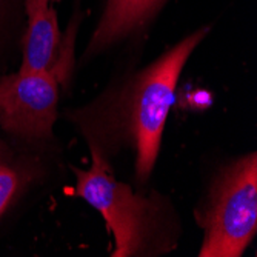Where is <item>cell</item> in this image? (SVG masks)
Listing matches in <instances>:
<instances>
[{"instance_id": "cell-1", "label": "cell", "mask_w": 257, "mask_h": 257, "mask_svg": "<svg viewBox=\"0 0 257 257\" xmlns=\"http://www.w3.org/2000/svg\"><path fill=\"white\" fill-rule=\"evenodd\" d=\"M208 31L209 28H200L186 36L151 65L111 86L71 115L89 150L106 160L120 148L133 150L140 185L151 177L157 162L179 77Z\"/></svg>"}, {"instance_id": "cell-2", "label": "cell", "mask_w": 257, "mask_h": 257, "mask_svg": "<svg viewBox=\"0 0 257 257\" xmlns=\"http://www.w3.org/2000/svg\"><path fill=\"white\" fill-rule=\"evenodd\" d=\"M91 167H71L74 194L96 208L114 237L112 257L160 255L176 248L174 222L160 196L134 193L115 179L109 160L89 150Z\"/></svg>"}, {"instance_id": "cell-3", "label": "cell", "mask_w": 257, "mask_h": 257, "mask_svg": "<svg viewBox=\"0 0 257 257\" xmlns=\"http://www.w3.org/2000/svg\"><path fill=\"white\" fill-rule=\"evenodd\" d=\"M203 228L199 257H240L257 232V156L225 167L196 214Z\"/></svg>"}, {"instance_id": "cell-4", "label": "cell", "mask_w": 257, "mask_h": 257, "mask_svg": "<svg viewBox=\"0 0 257 257\" xmlns=\"http://www.w3.org/2000/svg\"><path fill=\"white\" fill-rule=\"evenodd\" d=\"M59 82L50 71L0 79V126L23 139H48L57 119Z\"/></svg>"}, {"instance_id": "cell-5", "label": "cell", "mask_w": 257, "mask_h": 257, "mask_svg": "<svg viewBox=\"0 0 257 257\" xmlns=\"http://www.w3.org/2000/svg\"><path fill=\"white\" fill-rule=\"evenodd\" d=\"M167 0H105L97 27L88 42L85 59L111 48L142 30Z\"/></svg>"}, {"instance_id": "cell-6", "label": "cell", "mask_w": 257, "mask_h": 257, "mask_svg": "<svg viewBox=\"0 0 257 257\" xmlns=\"http://www.w3.org/2000/svg\"><path fill=\"white\" fill-rule=\"evenodd\" d=\"M51 0H27L28 28L23 39V57L19 71H50L53 66L59 43L60 33L57 25V16Z\"/></svg>"}, {"instance_id": "cell-7", "label": "cell", "mask_w": 257, "mask_h": 257, "mask_svg": "<svg viewBox=\"0 0 257 257\" xmlns=\"http://www.w3.org/2000/svg\"><path fill=\"white\" fill-rule=\"evenodd\" d=\"M37 171L34 165H8L0 160V219L33 182Z\"/></svg>"}, {"instance_id": "cell-8", "label": "cell", "mask_w": 257, "mask_h": 257, "mask_svg": "<svg viewBox=\"0 0 257 257\" xmlns=\"http://www.w3.org/2000/svg\"><path fill=\"white\" fill-rule=\"evenodd\" d=\"M77 27L79 19H73L63 34L60 36V43L56 60L53 66L50 68V73L54 74L59 83H68L71 79L73 69H74V45H76V36H77Z\"/></svg>"}, {"instance_id": "cell-9", "label": "cell", "mask_w": 257, "mask_h": 257, "mask_svg": "<svg viewBox=\"0 0 257 257\" xmlns=\"http://www.w3.org/2000/svg\"><path fill=\"white\" fill-rule=\"evenodd\" d=\"M211 102H213V97L209 96V92H206V91H197V92H193L190 105L191 106H196V108H206V106L211 105Z\"/></svg>"}, {"instance_id": "cell-10", "label": "cell", "mask_w": 257, "mask_h": 257, "mask_svg": "<svg viewBox=\"0 0 257 257\" xmlns=\"http://www.w3.org/2000/svg\"><path fill=\"white\" fill-rule=\"evenodd\" d=\"M5 157V147L2 145V142H0V160H2Z\"/></svg>"}]
</instances>
